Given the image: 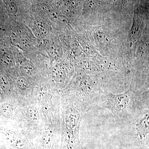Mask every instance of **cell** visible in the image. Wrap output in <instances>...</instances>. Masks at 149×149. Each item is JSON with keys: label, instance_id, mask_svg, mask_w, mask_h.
<instances>
[{"label": "cell", "instance_id": "cell-1", "mask_svg": "<svg viewBox=\"0 0 149 149\" xmlns=\"http://www.w3.org/2000/svg\"><path fill=\"white\" fill-rule=\"evenodd\" d=\"M96 108L107 109L117 122L126 124L149 109V91L130 88L122 93L104 92L96 103Z\"/></svg>", "mask_w": 149, "mask_h": 149}, {"label": "cell", "instance_id": "cell-2", "mask_svg": "<svg viewBox=\"0 0 149 149\" xmlns=\"http://www.w3.org/2000/svg\"><path fill=\"white\" fill-rule=\"evenodd\" d=\"M13 112V106L10 104H3L0 107V113L6 117H9L11 116Z\"/></svg>", "mask_w": 149, "mask_h": 149}, {"label": "cell", "instance_id": "cell-3", "mask_svg": "<svg viewBox=\"0 0 149 149\" xmlns=\"http://www.w3.org/2000/svg\"><path fill=\"white\" fill-rule=\"evenodd\" d=\"M27 114L31 120L34 121H37L40 119V114L39 111L36 107L31 106L27 110Z\"/></svg>", "mask_w": 149, "mask_h": 149}, {"label": "cell", "instance_id": "cell-4", "mask_svg": "<svg viewBox=\"0 0 149 149\" xmlns=\"http://www.w3.org/2000/svg\"><path fill=\"white\" fill-rule=\"evenodd\" d=\"M22 72L26 75H31L34 73L35 67L31 63H24L21 67Z\"/></svg>", "mask_w": 149, "mask_h": 149}, {"label": "cell", "instance_id": "cell-5", "mask_svg": "<svg viewBox=\"0 0 149 149\" xmlns=\"http://www.w3.org/2000/svg\"><path fill=\"white\" fill-rule=\"evenodd\" d=\"M37 29L42 36L47 35L48 29L47 26L45 24L41 22H38L36 24Z\"/></svg>", "mask_w": 149, "mask_h": 149}, {"label": "cell", "instance_id": "cell-6", "mask_svg": "<svg viewBox=\"0 0 149 149\" xmlns=\"http://www.w3.org/2000/svg\"><path fill=\"white\" fill-rule=\"evenodd\" d=\"M17 85L18 88L21 90L26 89L28 86V83L27 80L22 77L18 79L17 81Z\"/></svg>", "mask_w": 149, "mask_h": 149}, {"label": "cell", "instance_id": "cell-7", "mask_svg": "<svg viewBox=\"0 0 149 149\" xmlns=\"http://www.w3.org/2000/svg\"><path fill=\"white\" fill-rule=\"evenodd\" d=\"M52 138V133L49 131H47L44 134L43 136V141L44 143L46 144H47L50 141Z\"/></svg>", "mask_w": 149, "mask_h": 149}, {"label": "cell", "instance_id": "cell-8", "mask_svg": "<svg viewBox=\"0 0 149 149\" xmlns=\"http://www.w3.org/2000/svg\"><path fill=\"white\" fill-rule=\"evenodd\" d=\"M2 29L1 28V27H0V35H1V34L2 33V32H3V30H2Z\"/></svg>", "mask_w": 149, "mask_h": 149}]
</instances>
